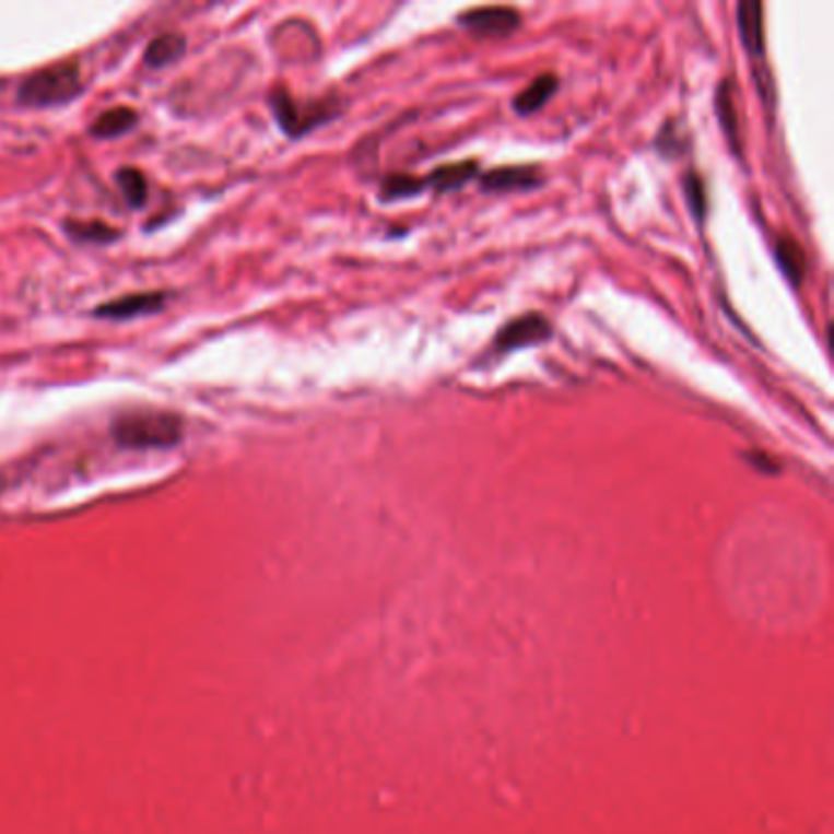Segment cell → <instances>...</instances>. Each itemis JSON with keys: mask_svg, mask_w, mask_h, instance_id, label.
<instances>
[{"mask_svg": "<svg viewBox=\"0 0 834 834\" xmlns=\"http://www.w3.org/2000/svg\"><path fill=\"white\" fill-rule=\"evenodd\" d=\"M110 434L122 448H172L184 436V424L169 411H130L113 421Z\"/></svg>", "mask_w": 834, "mask_h": 834, "instance_id": "1", "label": "cell"}, {"mask_svg": "<svg viewBox=\"0 0 834 834\" xmlns=\"http://www.w3.org/2000/svg\"><path fill=\"white\" fill-rule=\"evenodd\" d=\"M81 94V74L77 64H57L30 77L17 91L20 103L33 108H51L74 101Z\"/></svg>", "mask_w": 834, "mask_h": 834, "instance_id": "2", "label": "cell"}, {"mask_svg": "<svg viewBox=\"0 0 834 834\" xmlns=\"http://www.w3.org/2000/svg\"><path fill=\"white\" fill-rule=\"evenodd\" d=\"M272 108L274 116L280 120V126L284 132L298 138L304 132L314 130L321 122L331 120L336 116V108L328 101H316V103H296L284 89H274L272 91Z\"/></svg>", "mask_w": 834, "mask_h": 834, "instance_id": "3", "label": "cell"}, {"mask_svg": "<svg viewBox=\"0 0 834 834\" xmlns=\"http://www.w3.org/2000/svg\"><path fill=\"white\" fill-rule=\"evenodd\" d=\"M551 338V324L549 318L541 314H527L509 321L497 333V341H494V353H509V350L517 348H527V345H537Z\"/></svg>", "mask_w": 834, "mask_h": 834, "instance_id": "4", "label": "cell"}, {"mask_svg": "<svg viewBox=\"0 0 834 834\" xmlns=\"http://www.w3.org/2000/svg\"><path fill=\"white\" fill-rule=\"evenodd\" d=\"M458 23L480 37H507L521 25V15L514 8L488 5L468 10L458 17Z\"/></svg>", "mask_w": 834, "mask_h": 834, "instance_id": "5", "label": "cell"}, {"mask_svg": "<svg viewBox=\"0 0 834 834\" xmlns=\"http://www.w3.org/2000/svg\"><path fill=\"white\" fill-rule=\"evenodd\" d=\"M164 302H167V296L160 294V292L132 294V296L113 298V302L98 306L94 314L98 318H110V321H128V318H138V316H148V314L160 312Z\"/></svg>", "mask_w": 834, "mask_h": 834, "instance_id": "6", "label": "cell"}, {"mask_svg": "<svg viewBox=\"0 0 834 834\" xmlns=\"http://www.w3.org/2000/svg\"><path fill=\"white\" fill-rule=\"evenodd\" d=\"M737 25L741 45L751 57L764 55V5L759 0H741L737 8Z\"/></svg>", "mask_w": 834, "mask_h": 834, "instance_id": "7", "label": "cell"}, {"mask_svg": "<svg viewBox=\"0 0 834 834\" xmlns=\"http://www.w3.org/2000/svg\"><path fill=\"white\" fill-rule=\"evenodd\" d=\"M541 184L539 172L533 167H500L488 174H482L480 187L494 193H507V191H527Z\"/></svg>", "mask_w": 834, "mask_h": 834, "instance_id": "8", "label": "cell"}, {"mask_svg": "<svg viewBox=\"0 0 834 834\" xmlns=\"http://www.w3.org/2000/svg\"><path fill=\"white\" fill-rule=\"evenodd\" d=\"M478 177V162H453V164H446V167H438L428 174V177L424 179L426 189H434V191H456V189H462L468 181H472Z\"/></svg>", "mask_w": 834, "mask_h": 834, "instance_id": "9", "label": "cell"}, {"mask_svg": "<svg viewBox=\"0 0 834 834\" xmlns=\"http://www.w3.org/2000/svg\"><path fill=\"white\" fill-rule=\"evenodd\" d=\"M555 89H559V79H555L553 74H543L539 79H533L531 84L524 89L517 98H514V113H519V116H531V113H537L539 108L545 106V103H549V98L555 94Z\"/></svg>", "mask_w": 834, "mask_h": 834, "instance_id": "10", "label": "cell"}, {"mask_svg": "<svg viewBox=\"0 0 834 834\" xmlns=\"http://www.w3.org/2000/svg\"><path fill=\"white\" fill-rule=\"evenodd\" d=\"M776 260H778L780 272L786 274V280L792 286H800L802 277H806V270H808V260H806V252H802V247L798 245V240L788 238V235H784V238H778V243H776Z\"/></svg>", "mask_w": 834, "mask_h": 834, "instance_id": "11", "label": "cell"}, {"mask_svg": "<svg viewBox=\"0 0 834 834\" xmlns=\"http://www.w3.org/2000/svg\"><path fill=\"white\" fill-rule=\"evenodd\" d=\"M136 126H138V113L132 108L118 106V108L101 113L94 126H91V132H94L96 138H120Z\"/></svg>", "mask_w": 834, "mask_h": 834, "instance_id": "12", "label": "cell"}, {"mask_svg": "<svg viewBox=\"0 0 834 834\" xmlns=\"http://www.w3.org/2000/svg\"><path fill=\"white\" fill-rule=\"evenodd\" d=\"M184 49H187V43H184L181 35H162L148 47L145 64L152 69L169 67L184 55Z\"/></svg>", "mask_w": 834, "mask_h": 834, "instance_id": "13", "label": "cell"}, {"mask_svg": "<svg viewBox=\"0 0 834 834\" xmlns=\"http://www.w3.org/2000/svg\"><path fill=\"white\" fill-rule=\"evenodd\" d=\"M715 108H717V118L723 122V130L727 132L732 148L739 150V120H737V103L732 94V84L729 81H723V86L717 89V98H715Z\"/></svg>", "mask_w": 834, "mask_h": 834, "instance_id": "14", "label": "cell"}, {"mask_svg": "<svg viewBox=\"0 0 834 834\" xmlns=\"http://www.w3.org/2000/svg\"><path fill=\"white\" fill-rule=\"evenodd\" d=\"M118 187L122 191V197H126V201L130 205H142L148 201V179L145 174L132 169V167H126L118 172Z\"/></svg>", "mask_w": 834, "mask_h": 834, "instance_id": "15", "label": "cell"}, {"mask_svg": "<svg viewBox=\"0 0 834 834\" xmlns=\"http://www.w3.org/2000/svg\"><path fill=\"white\" fill-rule=\"evenodd\" d=\"M67 233L74 240H84V243H113L118 238V231H113L110 225L101 223V221H91V223H67Z\"/></svg>", "mask_w": 834, "mask_h": 834, "instance_id": "16", "label": "cell"}, {"mask_svg": "<svg viewBox=\"0 0 834 834\" xmlns=\"http://www.w3.org/2000/svg\"><path fill=\"white\" fill-rule=\"evenodd\" d=\"M421 189H426L424 179L409 177V174H395L383 184V201H397V199H409L416 197Z\"/></svg>", "mask_w": 834, "mask_h": 834, "instance_id": "17", "label": "cell"}, {"mask_svg": "<svg viewBox=\"0 0 834 834\" xmlns=\"http://www.w3.org/2000/svg\"><path fill=\"white\" fill-rule=\"evenodd\" d=\"M685 197H688V205H690V211H693L695 219L703 221L705 213H707V189H705V181H703V177H700V174L688 172Z\"/></svg>", "mask_w": 834, "mask_h": 834, "instance_id": "18", "label": "cell"}]
</instances>
